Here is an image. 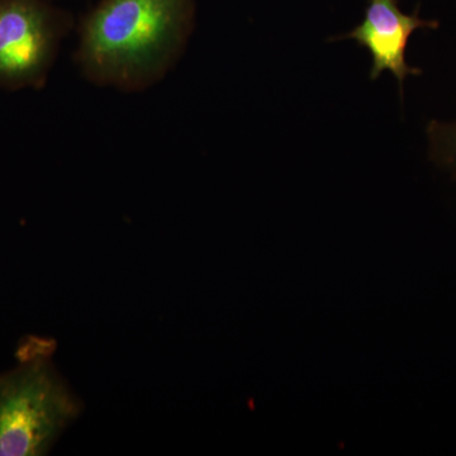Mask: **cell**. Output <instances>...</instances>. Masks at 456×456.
<instances>
[{"mask_svg": "<svg viewBox=\"0 0 456 456\" xmlns=\"http://www.w3.org/2000/svg\"><path fill=\"white\" fill-rule=\"evenodd\" d=\"M193 26L191 0H103L79 29L75 61L93 86L146 92L178 64Z\"/></svg>", "mask_w": 456, "mask_h": 456, "instance_id": "cell-1", "label": "cell"}, {"mask_svg": "<svg viewBox=\"0 0 456 456\" xmlns=\"http://www.w3.org/2000/svg\"><path fill=\"white\" fill-rule=\"evenodd\" d=\"M56 342L27 336L17 365L0 374V456L46 455L82 415L83 403L53 364Z\"/></svg>", "mask_w": 456, "mask_h": 456, "instance_id": "cell-2", "label": "cell"}, {"mask_svg": "<svg viewBox=\"0 0 456 456\" xmlns=\"http://www.w3.org/2000/svg\"><path fill=\"white\" fill-rule=\"evenodd\" d=\"M66 32L65 23L40 0H0V86H44Z\"/></svg>", "mask_w": 456, "mask_h": 456, "instance_id": "cell-3", "label": "cell"}, {"mask_svg": "<svg viewBox=\"0 0 456 456\" xmlns=\"http://www.w3.org/2000/svg\"><path fill=\"white\" fill-rule=\"evenodd\" d=\"M436 27L435 20L403 13L395 0H370L364 20L346 36L338 38H353L369 51L373 59L371 79H378L384 71H389L402 86L410 75L421 73L419 69L411 68L406 61L411 36L416 29Z\"/></svg>", "mask_w": 456, "mask_h": 456, "instance_id": "cell-4", "label": "cell"}, {"mask_svg": "<svg viewBox=\"0 0 456 456\" xmlns=\"http://www.w3.org/2000/svg\"><path fill=\"white\" fill-rule=\"evenodd\" d=\"M432 156L456 171V121L432 122L428 126Z\"/></svg>", "mask_w": 456, "mask_h": 456, "instance_id": "cell-5", "label": "cell"}]
</instances>
